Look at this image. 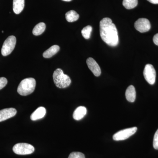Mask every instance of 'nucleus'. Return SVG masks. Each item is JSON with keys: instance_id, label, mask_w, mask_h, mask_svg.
Here are the masks:
<instances>
[{"instance_id": "23", "label": "nucleus", "mask_w": 158, "mask_h": 158, "mask_svg": "<svg viewBox=\"0 0 158 158\" xmlns=\"http://www.w3.org/2000/svg\"><path fill=\"white\" fill-rule=\"evenodd\" d=\"M153 40L155 44L158 46V33L154 35L153 38Z\"/></svg>"}, {"instance_id": "13", "label": "nucleus", "mask_w": 158, "mask_h": 158, "mask_svg": "<svg viewBox=\"0 0 158 158\" xmlns=\"http://www.w3.org/2000/svg\"><path fill=\"white\" fill-rule=\"evenodd\" d=\"M126 98L128 101L133 102L136 99V93L135 87L133 85L129 86L126 91Z\"/></svg>"}, {"instance_id": "22", "label": "nucleus", "mask_w": 158, "mask_h": 158, "mask_svg": "<svg viewBox=\"0 0 158 158\" xmlns=\"http://www.w3.org/2000/svg\"><path fill=\"white\" fill-rule=\"evenodd\" d=\"M8 81L6 78L2 77H0V90L4 88L7 85Z\"/></svg>"}, {"instance_id": "6", "label": "nucleus", "mask_w": 158, "mask_h": 158, "mask_svg": "<svg viewBox=\"0 0 158 158\" xmlns=\"http://www.w3.org/2000/svg\"><path fill=\"white\" fill-rule=\"evenodd\" d=\"M137 127H133L121 130L114 134L113 139L116 141L126 140L134 135L137 131Z\"/></svg>"}, {"instance_id": "15", "label": "nucleus", "mask_w": 158, "mask_h": 158, "mask_svg": "<svg viewBox=\"0 0 158 158\" xmlns=\"http://www.w3.org/2000/svg\"><path fill=\"white\" fill-rule=\"evenodd\" d=\"M60 50L59 46L54 45L47 50L44 52L43 56L44 58H50L57 53Z\"/></svg>"}, {"instance_id": "26", "label": "nucleus", "mask_w": 158, "mask_h": 158, "mask_svg": "<svg viewBox=\"0 0 158 158\" xmlns=\"http://www.w3.org/2000/svg\"><path fill=\"white\" fill-rule=\"evenodd\" d=\"M2 33H4V31H2Z\"/></svg>"}, {"instance_id": "21", "label": "nucleus", "mask_w": 158, "mask_h": 158, "mask_svg": "<svg viewBox=\"0 0 158 158\" xmlns=\"http://www.w3.org/2000/svg\"><path fill=\"white\" fill-rule=\"evenodd\" d=\"M153 145V147L155 149L158 150V129L157 130L155 134Z\"/></svg>"}, {"instance_id": "12", "label": "nucleus", "mask_w": 158, "mask_h": 158, "mask_svg": "<svg viewBox=\"0 0 158 158\" xmlns=\"http://www.w3.org/2000/svg\"><path fill=\"white\" fill-rule=\"evenodd\" d=\"M87 112V109L85 107L79 106L74 112L73 118L76 120H81L86 115Z\"/></svg>"}, {"instance_id": "7", "label": "nucleus", "mask_w": 158, "mask_h": 158, "mask_svg": "<svg viewBox=\"0 0 158 158\" xmlns=\"http://www.w3.org/2000/svg\"><path fill=\"white\" fill-rule=\"evenodd\" d=\"M143 74L145 80L150 85H153L156 82V71L153 66L148 64L144 67Z\"/></svg>"}, {"instance_id": "3", "label": "nucleus", "mask_w": 158, "mask_h": 158, "mask_svg": "<svg viewBox=\"0 0 158 158\" xmlns=\"http://www.w3.org/2000/svg\"><path fill=\"white\" fill-rule=\"evenodd\" d=\"M53 78L55 85L59 88H67L71 83L70 77L65 74L61 69H57L54 71Z\"/></svg>"}, {"instance_id": "19", "label": "nucleus", "mask_w": 158, "mask_h": 158, "mask_svg": "<svg viewBox=\"0 0 158 158\" xmlns=\"http://www.w3.org/2000/svg\"><path fill=\"white\" fill-rule=\"evenodd\" d=\"M92 31V27L90 26H88L85 27L81 31V34L83 37L86 39H89L91 35Z\"/></svg>"}, {"instance_id": "1", "label": "nucleus", "mask_w": 158, "mask_h": 158, "mask_svg": "<svg viewBox=\"0 0 158 158\" xmlns=\"http://www.w3.org/2000/svg\"><path fill=\"white\" fill-rule=\"evenodd\" d=\"M100 34L102 40L108 45L115 47L118 44V31L111 19L105 18L100 22Z\"/></svg>"}, {"instance_id": "14", "label": "nucleus", "mask_w": 158, "mask_h": 158, "mask_svg": "<svg viewBox=\"0 0 158 158\" xmlns=\"http://www.w3.org/2000/svg\"><path fill=\"white\" fill-rule=\"evenodd\" d=\"M25 0H13V10L16 14H19L23 10Z\"/></svg>"}, {"instance_id": "24", "label": "nucleus", "mask_w": 158, "mask_h": 158, "mask_svg": "<svg viewBox=\"0 0 158 158\" xmlns=\"http://www.w3.org/2000/svg\"><path fill=\"white\" fill-rule=\"evenodd\" d=\"M149 2L153 4H158V0H147Z\"/></svg>"}, {"instance_id": "20", "label": "nucleus", "mask_w": 158, "mask_h": 158, "mask_svg": "<svg viewBox=\"0 0 158 158\" xmlns=\"http://www.w3.org/2000/svg\"><path fill=\"white\" fill-rule=\"evenodd\" d=\"M68 158H85V155L80 152H73L69 155Z\"/></svg>"}, {"instance_id": "2", "label": "nucleus", "mask_w": 158, "mask_h": 158, "mask_svg": "<svg viewBox=\"0 0 158 158\" xmlns=\"http://www.w3.org/2000/svg\"><path fill=\"white\" fill-rule=\"evenodd\" d=\"M36 84V81L33 78L24 79L20 83L18 87V93L22 96L28 95L34 92Z\"/></svg>"}, {"instance_id": "11", "label": "nucleus", "mask_w": 158, "mask_h": 158, "mask_svg": "<svg viewBox=\"0 0 158 158\" xmlns=\"http://www.w3.org/2000/svg\"><path fill=\"white\" fill-rule=\"evenodd\" d=\"M46 110L44 107H40L31 115V118L33 121L42 118L45 116Z\"/></svg>"}, {"instance_id": "4", "label": "nucleus", "mask_w": 158, "mask_h": 158, "mask_svg": "<svg viewBox=\"0 0 158 158\" xmlns=\"http://www.w3.org/2000/svg\"><path fill=\"white\" fill-rule=\"evenodd\" d=\"M35 148L33 145L27 143H18L13 147L14 153L20 155L31 154L34 152Z\"/></svg>"}, {"instance_id": "9", "label": "nucleus", "mask_w": 158, "mask_h": 158, "mask_svg": "<svg viewBox=\"0 0 158 158\" xmlns=\"http://www.w3.org/2000/svg\"><path fill=\"white\" fill-rule=\"evenodd\" d=\"M87 64L88 68L95 76L99 77L101 74V70L95 60L92 58L87 59Z\"/></svg>"}, {"instance_id": "17", "label": "nucleus", "mask_w": 158, "mask_h": 158, "mask_svg": "<svg viewBox=\"0 0 158 158\" xmlns=\"http://www.w3.org/2000/svg\"><path fill=\"white\" fill-rule=\"evenodd\" d=\"M45 29L46 25L44 23H39L34 27L33 30V34L35 36H39L44 32Z\"/></svg>"}, {"instance_id": "8", "label": "nucleus", "mask_w": 158, "mask_h": 158, "mask_svg": "<svg viewBox=\"0 0 158 158\" xmlns=\"http://www.w3.org/2000/svg\"><path fill=\"white\" fill-rule=\"evenodd\" d=\"M135 28L141 33H145L150 30L151 24L147 19L140 18L135 22Z\"/></svg>"}, {"instance_id": "25", "label": "nucleus", "mask_w": 158, "mask_h": 158, "mask_svg": "<svg viewBox=\"0 0 158 158\" xmlns=\"http://www.w3.org/2000/svg\"><path fill=\"white\" fill-rule=\"evenodd\" d=\"M62 1H65V2H69L70 1H72V0H62Z\"/></svg>"}, {"instance_id": "18", "label": "nucleus", "mask_w": 158, "mask_h": 158, "mask_svg": "<svg viewBox=\"0 0 158 158\" xmlns=\"http://www.w3.org/2000/svg\"><path fill=\"white\" fill-rule=\"evenodd\" d=\"M138 4V0H123V5L127 9H134L135 8Z\"/></svg>"}, {"instance_id": "16", "label": "nucleus", "mask_w": 158, "mask_h": 158, "mask_svg": "<svg viewBox=\"0 0 158 158\" xmlns=\"http://www.w3.org/2000/svg\"><path fill=\"white\" fill-rule=\"evenodd\" d=\"M65 18L68 22H73L79 19V15L74 10H70L65 14Z\"/></svg>"}, {"instance_id": "5", "label": "nucleus", "mask_w": 158, "mask_h": 158, "mask_svg": "<svg viewBox=\"0 0 158 158\" xmlns=\"http://www.w3.org/2000/svg\"><path fill=\"white\" fill-rule=\"evenodd\" d=\"M16 37L14 36L8 37L3 44L2 48V54L4 56H8L12 52L16 44Z\"/></svg>"}, {"instance_id": "10", "label": "nucleus", "mask_w": 158, "mask_h": 158, "mask_svg": "<svg viewBox=\"0 0 158 158\" xmlns=\"http://www.w3.org/2000/svg\"><path fill=\"white\" fill-rule=\"evenodd\" d=\"M17 111L14 108H7L0 110V122L5 121L15 116Z\"/></svg>"}]
</instances>
